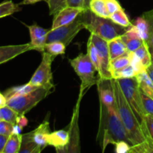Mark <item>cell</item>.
Instances as JSON below:
<instances>
[{
  "label": "cell",
  "mask_w": 153,
  "mask_h": 153,
  "mask_svg": "<svg viewBox=\"0 0 153 153\" xmlns=\"http://www.w3.org/2000/svg\"><path fill=\"white\" fill-rule=\"evenodd\" d=\"M98 137H100L102 152L108 144H114L120 140L133 146L128 132L118 113L116 103L105 105L100 103V124Z\"/></svg>",
  "instance_id": "6da1fadb"
},
{
  "label": "cell",
  "mask_w": 153,
  "mask_h": 153,
  "mask_svg": "<svg viewBox=\"0 0 153 153\" xmlns=\"http://www.w3.org/2000/svg\"><path fill=\"white\" fill-rule=\"evenodd\" d=\"M113 86L118 113L128 132L133 146H143L146 142V137L135 114L127 102L116 79H113Z\"/></svg>",
  "instance_id": "7a4b0ae2"
},
{
  "label": "cell",
  "mask_w": 153,
  "mask_h": 153,
  "mask_svg": "<svg viewBox=\"0 0 153 153\" xmlns=\"http://www.w3.org/2000/svg\"><path fill=\"white\" fill-rule=\"evenodd\" d=\"M128 28L115 23L110 18L97 16L93 13L91 10L88 22L85 26V29L88 30L91 34L99 36L107 42L121 37L125 34Z\"/></svg>",
  "instance_id": "3957f363"
},
{
  "label": "cell",
  "mask_w": 153,
  "mask_h": 153,
  "mask_svg": "<svg viewBox=\"0 0 153 153\" xmlns=\"http://www.w3.org/2000/svg\"><path fill=\"white\" fill-rule=\"evenodd\" d=\"M116 80L117 81L127 102L135 114L142 128L145 125L144 117L147 114L143 107L140 90L137 79L134 76L132 78L119 79Z\"/></svg>",
  "instance_id": "277c9868"
},
{
  "label": "cell",
  "mask_w": 153,
  "mask_h": 153,
  "mask_svg": "<svg viewBox=\"0 0 153 153\" xmlns=\"http://www.w3.org/2000/svg\"><path fill=\"white\" fill-rule=\"evenodd\" d=\"M89 13L90 9H86L70 23L49 30L46 38V43L61 42L65 44L66 46H69L79 31L85 28Z\"/></svg>",
  "instance_id": "5b68a950"
},
{
  "label": "cell",
  "mask_w": 153,
  "mask_h": 153,
  "mask_svg": "<svg viewBox=\"0 0 153 153\" xmlns=\"http://www.w3.org/2000/svg\"><path fill=\"white\" fill-rule=\"evenodd\" d=\"M70 64L82 81L80 90L81 98L87 90L97 84L100 77L97 78L96 73L98 72L88 53L79 54L76 58L70 60Z\"/></svg>",
  "instance_id": "8992f818"
},
{
  "label": "cell",
  "mask_w": 153,
  "mask_h": 153,
  "mask_svg": "<svg viewBox=\"0 0 153 153\" xmlns=\"http://www.w3.org/2000/svg\"><path fill=\"white\" fill-rule=\"evenodd\" d=\"M52 88L39 87L28 94L11 97L7 100V105L13 108L19 115L25 114L51 94Z\"/></svg>",
  "instance_id": "52a82bcc"
},
{
  "label": "cell",
  "mask_w": 153,
  "mask_h": 153,
  "mask_svg": "<svg viewBox=\"0 0 153 153\" xmlns=\"http://www.w3.org/2000/svg\"><path fill=\"white\" fill-rule=\"evenodd\" d=\"M42 55L43 58L41 62L30 79L29 83L37 87L54 88V85L52 82V63L55 56L46 52H42Z\"/></svg>",
  "instance_id": "ba28073f"
},
{
  "label": "cell",
  "mask_w": 153,
  "mask_h": 153,
  "mask_svg": "<svg viewBox=\"0 0 153 153\" xmlns=\"http://www.w3.org/2000/svg\"><path fill=\"white\" fill-rule=\"evenodd\" d=\"M91 40L95 45L97 51H98L99 56L101 64V70H100L99 76L100 79H111V58L109 55L108 46V42L103 40L102 38L94 34L90 35Z\"/></svg>",
  "instance_id": "9c48e42d"
},
{
  "label": "cell",
  "mask_w": 153,
  "mask_h": 153,
  "mask_svg": "<svg viewBox=\"0 0 153 153\" xmlns=\"http://www.w3.org/2000/svg\"><path fill=\"white\" fill-rule=\"evenodd\" d=\"M85 10L86 9L67 6L54 16L51 29H54L70 23Z\"/></svg>",
  "instance_id": "30bf717a"
},
{
  "label": "cell",
  "mask_w": 153,
  "mask_h": 153,
  "mask_svg": "<svg viewBox=\"0 0 153 153\" xmlns=\"http://www.w3.org/2000/svg\"><path fill=\"white\" fill-rule=\"evenodd\" d=\"M28 28L31 37V42L29 43L31 45V49H35L43 52L46 43L48 33L50 29H45L36 23L28 26Z\"/></svg>",
  "instance_id": "8fae6325"
},
{
  "label": "cell",
  "mask_w": 153,
  "mask_h": 153,
  "mask_svg": "<svg viewBox=\"0 0 153 153\" xmlns=\"http://www.w3.org/2000/svg\"><path fill=\"white\" fill-rule=\"evenodd\" d=\"M97 85L98 87L100 103L105 105H111L115 104L116 99L113 86V79H100Z\"/></svg>",
  "instance_id": "7c38bea8"
},
{
  "label": "cell",
  "mask_w": 153,
  "mask_h": 153,
  "mask_svg": "<svg viewBox=\"0 0 153 153\" xmlns=\"http://www.w3.org/2000/svg\"><path fill=\"white\" fill-rule=\"evenodd\" d=\"M29 50H32L30 43L0 46V64L13 59Z\"/></svg>",
  "instance_id": "4fadbf2b"
},
{
  "label": "cell",
  "mask_w": 153,
  "mask_h": 153,
  "mask_svg": "<svg viewBox=\"0 0 153 153\" xmlns=\"http://www.w3.org/2000/svg\"><path fill=\"white\" fill-rule=\"evenodd\" d=\"M70 142V131H66L65 129L50 132L48 137V145L54 146L58 152H64L65 148L68 146Z\"/></svg>",
  "instance_id": "5bb4252c"
},
{
  "label": "cell",
  "mask_w": 153,
  "mask_h": 153,
  "mask_svg": "<svg viewBox=\"0 0 153 153\" xmlns=\"http://www.w3.org/2000/svg\"><path fill=\"white\" fill-rule=\"evenodd\" d=\"M120 38L126 44L128 52H134L144 42L140 37L137 29L133 24L128 27L125 34H123Z\"/></svg>",
  "instance_id": "9a60e30c"
},
{
  "label": "cell",
  "mask_w": 153,
  "mask_h": 153,
  "mask_svg": "<svg viewBox=\"0 0 153 153\" xmlns=\"http://www.w3.org/2000/svg\"><path fill=\"white\" fill-rule=\"evenodd\" d=\"M49 129V123L46 119L37 128L30 132L33 141L37 143L42 149L49 146L48 137L50 134Z\"/></svg>",
  "instance_id": "2e32d148"
},
{
  "label": "cell",
  "mask_w": 153,
  "mask_h": 153,
  "mask_svg": "<svg viewBox=\"0 0 153 153\" xmlns=\"http://www.w3.org/2000/svg\"><path fill=\"white\" fill-rule=\"evenodd\" d=\"M108 46L111 61L128 52L126 46L121 40L120 37L108 42Z\"/></svg>",
  "instance_id": "e0dca14e"
},
{
  "label": "cell",
  "mask_w": 153,
  "mask_h": 153,
  "mask_svg": "<svg viewBox=\"0 0 153 153\" xmlns=\"http://www.w3.org/2000/svg\"><path fill=\"white\" fill-rule=\"evenodd\" d=\"M135 77L138 82L140 89L146 96L153 100V82L146 73V70L136 75Z\"/></svg>",
  "instance_id": "ac0fdd59"
},
{
  "label": "cell",
  "mask_w": 153,
  "mask_h": 153,
  "mask_svg": "<svg viewBox=\"0 0 153 153\" xmlns=\"http://www.w3.org/2000/svg\"><path fill=\"white\" fill-rule=\"evenodd\" d=\"M42 151L43 149L33 141L30 132L22 134V144L19 153H40Z\"/></svg>",
  "instance_id": "d6986e66"
},
{
  "label": "cell",
  "mask_w": 153,
  "mask_h": 153,
  "mask_svg": "<svg viewBox=\"0 0 153 153\" xmlns=\"http://www.w3.org/2000/svg\"><path fill=\"white\" fill-rule=\"evenodd\" d=\"M22 134L12 133L7 138L2 153H19L22 144Z\"/></svg>",
  "instance_id": "ffe728a7"
},
{
  "label": "cell",
  "mask_w": 153,
  "mask_h": 153,
  "mask_svg": "<svg viewBox=\"0 0 153 153\" xmlns=\"http://www.w3.org/2000/svg\"><path fill=\"white\" fill-rule=\"evenodd\" d=\"M39 87L31 85V84L28 82V83L25 84V85H19V86H16L9 88L7 91H4V97H5V98L7 99V100H8V99L13 97H16V96H20L28 94V93L34 91V90H36Z\"/></svg>",
  "instance_id": "44dd1931"
},
{
  "label": "cell",
  "mask_w": 153,
  "mask_h": 153,
  "mask_svg": "<svg viewBox=\"0 0 153 153\" xmlns=\"http://www.w3.org/2000/svg\"><path fill=\"white\" fill-rule=\"evenodd\" d=\"M89 9L93 13L97 16L103 18L110 17V13L106 7L105 0H91Z\"/></svg>",
  "instance_id": "7402d4cb"
},
{
  "label": "cell",
  "mask_w": 153,
  "mask_h": 153,
  "mask_svg": "<svg viewBox=\"0 0 153 153\" xmlns=\"http://www.w3.org/2000/svg\"><path fill=\"white\" fill-rule=\"evenodd\" d=\"M132 24L137 29L140 38L146 43L149 37V26L146 18L142 15L136 18Z\"/></svg>",
  "instance_id": "603a6c76"
},
{
  "label": "cell",
  "mask_w": 153,
  "mask_h": 153,
  "mask_svg": "<svg viewBox=\"0 0 153 153\" xmlns=\"http://www.w3.org/2000/svg\"><path fill=\"white\" fill-rule=\"evenodd\" d=\"M134 53L138 57L146 69L152 64V59H151V55L149 50V46L146 44V42H143V44L138 49H136Z\"/></svg>",
  "instance_id": "cb8c5ba5"
},
{
  "label": "cell",
  "mask_w": 153,
  "mask_h": 153,
  "mask_svg": "<svg viewBox=\"0 0 153 153\" xmlns=\"http://www.w3.org/2000/svg\"><path fill=\"white\" fill-rule=\"evenodd\" d=\"M109 18L114 22L123 27H126V28H128V27L131 26L132 25V23L130 22L129 19H128V16H127V14L126 13L125 10H124L123 7L120 10L111 13Z\"/></svg>",
  "instance_id": "d4e9b609"
},
{
  "label": "cell",
  "mask_w": 153,
  "mask_h": 153,
  "mask_svg": "<svg viewBox=\"0 0 153 153\" xmlns=\"http://www.w3.org/2000/svg\"><path fill=\"white\" fill-rule=\"evenodd\" d=\"M20 10L19 4H15L11 0L4 1L0 4V18L10 16Z\"/></svg>",
  "instance_id": "484cf974"
},
{
  "label": "cell",
  "mask_w": 153,
  "mask_h": 153,
  "mask_svg": "<svg viewBox=\"0 0 153 153\" xmlns=\"http://www.w3.org/2000/svg\"><path fill=\"white\" fill-rule=\"evenodd\" d=\"M88 54L89 55L90 58H91V61L94 64V65L95 66L96 69L97 70L99 75L100 70H101V64H100V56H99L98 51H97L95 45L94 44L93 41L91 40V37H89L88 42Z\"/></svg>",
  "instance_id": "4316f807"
},
{
  "label": "cell",
  "mask_w": 153,
  "mask_h": 153,
  "mask_svg": "<svg viewBox=\"0 0 153 153\" xmlns=\"http://www.w3.org/2000/svg\"><path fill=\"white\" fill-rule=\"evenodd\" d=\"M65 44L61 42H52V43H46L43 52H46L50 55L56 57L57 55H64L66 51Z\"/></svg>",
  "instance_id": "83f0119b"
},
{
  "label": "cell",
  "mask_w": 153,
  "mask_h": 153,
  "mask_svg": "<svg viewBox=\"0 0 153 153\" xmlns=\"http://www.w3.org/2000/svg\"><path fill=\"white\" fill-rule=\"evenodd\" d=\"M129 64L130 55L129 52H128L111 61V73L113 71H115V70H120V69L127 67Z\"/></svg>",
  "instance_id": "f1b7e54d"
},
{
  "label": "cell",
  "mask_w": 153,
  "mask_h": 153,
  "mask_svg": "<svg viewBox=\"0 0 153 153\" xmlns=\"http://www.w3.org/2000/svg\"><path fill=\"white\" fill-rule=\"evenodd\" d=\"M0 114H1V119L3 120L11 123L13 125L16 124V120H17L19 114L13 108H11L9 106L5 105L0 108Z\"/></svg>",
  "instance_id": "f546056e"
},
{
  "label": "cell",
  "mask_w": 153,
  "mask_h": 153,
  "mask_svg": "<svg viewBox=\"0 0 153 153\" xmlns=\"http://www.w3.org/2000/svg\"><path fill=\"white\" fill-rule=\"evenodd\" d=\"M112 79H128V78H132L136 76L134 69L131 67V64L127 67L121 68L120 70H115L111 73Z\"/></svg>",
  "instance_id": "4dcf8cb0"
},
{
  "label": "cell",
  "mask_w": 153,
  "mask_h": 153,
  "mask_svg": "<svg viewBox=\"0 0 153 153\" xmlns=\"http://www.w3.org/2000/svg\"><path fill=\"white\" fill-rule=\"evenodd\" d=\"M67 0H49L48 6H49V14L55 16L60 10L67 7Z\"/></svg>",
  "instance_id": "1f68e13d"
},
{
  "label": "cell",
  "mask_w": 153,
  "mask_h": 153,
  "mask_svg": "<svg viewBox=\"0 0 153 153\" xmlns=\"http://www.w3.org/2000/svg\"><path fill=\"white\" fill-rule=\"evenodd\" d=\"M129 55H130V64H131V67H132L133 69H134L136 75L146 70V69L144 67V66L143 65V64H142L141 61H140V60L139 59L138 57L134 53V52H129Z\"/></svg>",
  "instance_id": "d6a6232c"
},
{
  "label": "cell",
  "mask_w": 153,
  "mask_h": 153,
  "mask_svg": "<svg viewBox=\"0 0 153 153\" xmlns=\"http://www.w3.org/2000/svg\"><path fill=\"white\" fill-rule=\"evenodd\" d=\"M145 125L142 127V130L145 137H149L153 140V116L146 114L144 117Z\"/></svg>",
  "instance_id": "836d02e7"
},
{
  "label": "cell",
  "mask_w": 153,
  "mask_h": 153,
  "mask_svg": "<svg viewBox=\"0 0 153 153\" xmlns=\"http://www.w3.org/2000/svg\"><path fill=\"white\" fill-rule=\"evenodd\" d=\"M143 16L146 18L149 26V40L146 42V44L149 47L153 46V9L143 13Z\"/></svg>",
  "instance_id": "e575fe53"
},
{
  "label": "cell",
  "mask_w": 153,
  "mask_h": 153,
  "mask_svg": "<svg viewBox=\"0 0 153 153\" xmlns=\"http://www.w3.org/2000/svg\"><path fill=\"white\" fill-rule=\"evenodd\" d=\"M140 95H141L143 107H144L146 114L153 116V100L148 96H146L141 90H140Z\"/></svg>",
  "instance_id": "d590c367"
},
{
  "label": "cell",
  "mask_w": 153,
  "mask_h": 153,
  "mask_svg": "<svg viewBox=\"0 0 153 153\" xmlns=\"http://www.w3.org/2000/svg\"><path fill=\"white\" fill-rule=\"evenodd\" d=\"M13 124L5 120H0V134L10 136L13 133Z\"/></svg>",
  "instance_id": "8d00e7d4"
},
{
  "label": "cell",
  "mask_w": 153,
  "mask_h": 153,
  "mask_svg": "<svg viewBox=\"0 0 153 153\" xmlns=\"http://www.w3.org/2000/svg\"><path fill=\"white\" fill-rule=\"evenodd\" d=\"M91 0H67V6L74 7H80L83 9H89V3Z\"/></svg>",
  "instance_id": "74e56055"
},
{
  "label": "cell",
  "mask_w": 153,
  "mask_h": 153,
  "mask_svg": "<svg viewBox=\"0 0 153 153\" xmlns=\"http://www.w3.org/2000/svg\"><path fill=\"white\" fill-rule=\"evenodd\" d=\"M115 145V152L117 153H126L130 152L131 151V146L130 143H127V142L123 141V140H120L117 143H114Z\"/></svg>",
  "instance_id": "f35d334b"
},
{
  "label": "cell",
  "mask_w": 153,
  "mask_h": 153,
  "mask_svg": "<svg viewBox=\"0 0 153 153\" xmlns=\"http://www.w3.org/2000/svg\"><path fill=\"white\" fill-rule=\"evenodd\" d=\"M105 4L110 14L122 8L120 4V2L117 0H105Z\"/></svg>",
  "instance_id": "ab89813d"
},
{
  "label": "cell",
  "mask_w": 153,
  "mask_h": 153,
  "mask_svg": "<svg viewBox=\"0 0 153 153\" xmlns=\"http://www.w3.org/2000/svg\"><path fill=\"white\" fill-rule=\"evenodd\" d=\"M28 121L27 120V118L25 117V114H21L18 116L17 120H16V124L19 125L21 128H23L24 127L28 125Z\"/></svg>",
  "instance_id": "60d3db41"
},
{
  "label": "cell",
  "mask_w": 153,
  "mask_h": 153,
  "mask_svg": "<svg viewBox=\"0 0 153 153\" xmlns=\"http://www.w3.org/2000/svg\"><path fill=\"white\" fill-rule=\"evenodd\" d=\"M9 136H5L2 135V134H0V153H2L3 149H4V146H5V143L7 142V138H8Z\"/></svg>",
  "instance_id": "b9f144b4"
},
{
  "label": "cell",
  "mask_w": 153,
  "mask_h": 153,
  "mask_svg": "<svg viewBox=\"0 0 153 153\" xmlns=\"http://www.w3.org/2000/svg\"><path fill=\"white\" fill-rule=\"evenodd\" d=\"M41 1H44L48 3L49 0H22V1H21L19 4H32Z\"/></svg>",
  "instance_id": "7bdbcfd3"
},
{
  "label": "cell",
  "mask_w": 153,
  "mask_h": 153,
  "mask_svg": "<svg viewBox=\"0 0 153 153\" xmlns=\"http://www.w3.org/2000/svg\"><path fill=\"white\" fill-rule=\"evenodd\" d=\"M5 105H7V99L5 98L4 94L0 92V108Z\"/></svg>",
  "instance_id": "ee69618b"
},
{
  "label": "cell",
  "mask_w": 153,
  "mask_h": 153,
  "mask_svg": "<svg viewBox=\"0 0 153 153\" xmlns=\"http://www.w3.org/2000/svg\"><path fill=\"white\" fill-rule=\"evenodd\" d=\"M146 73L149 75V78H150V79L153 82V64H151L149 67L146 68Z\"/></svg>",
  "instance_id": "f6af8a7d"
},
{
  "label": "cell",
  "mask_w": 153,
  "mask_h": 153,
  "mask_svg": "<svg viewBox=\"0 0 153 153\" xmlns=\"http://www.w3.org/2000/svg\"><path fill=\"white\" fill-rule=\"evenodd\" d=\"M22 128L19 126V125L17 124H14L13 125V134H20L21 131H22Z\"/></svg>",
  "instance_id": "bcb514c9"
},
{
  "label": "cell",
  "mask_w": 153,
  "mask_h": 153,
  "mask_svg": "<svg viewBox=\"0 0 153 153\" xmlns=\"http://www.w3.org/2000/svg\"><path fill=\"white\" fill-rule=\"evenodd\" d=\"M149 52L151 55V59H152V64H153V46H149Z\"/></svg>",
  "instance_id": "7dc6e473"
},
{
  "label": "cell",
  "mask_w": 153,
  "mask_h": 153,
  "mask_svg": "<svg viewBox=\"0 0 153 153\" xmlns=\"http://www.w3.org/2000/svg\"><path fill=\"white\" fill-rule=\"evenodd\" d=\"M2 120V119H1V114H0V120Z\"/></svg>",
  "instance_id": "c3c4849f"
}]
</instances>
